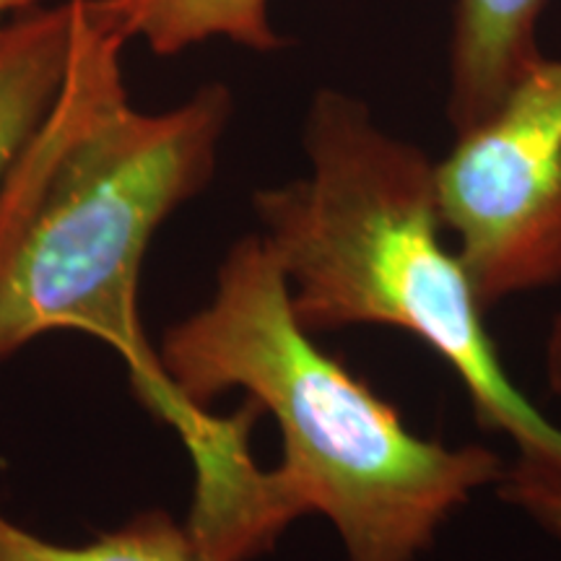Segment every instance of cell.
<instances>
[{
	"instance_id": "1",
	"label": "cell",
	"mask_w": 561,
	"mask_h": 561,
	"mask_svg": "<svg viewBox=\"0 0 561 561\" xmlns=\"http://www.w3.org/2000/svg\"><path fill=\"white\" fill-rule=\"evenodd\" d=\"M130 42L104 0H79L66 81L0 187V362L50 331L110 343L138 401L172 426L195 468L191 525L229 536L257 517L265 471L250 450L263 409L214 416L174 388L138 310L157 229L214 178L231 91L206 83L167 112L133 107Z\"/></svg>"
},
{
	"instance_id": "2",
	"label": "cell",
	"mask_w": 561,
	"mask_h": 561,
	"mask_svg": "<svg viewBox=\"0 0 561 561\" xmlns=\"http://www.w3.org/2000/svg\"><path fill=\"white\" fill-rule=\"evenodd\" d=\"M159 359L208 409L240 388L276 419L284 458L268 471L286 523L314 512L348 561H416L476 491L504 476L496 453L413 434L396 405L325 354L291 312L284 273L248 234L216 273L206 307L164 333Z\"/></svg>"
},
{
	"instance_id": "3",
	"label": "cell",
	"mask_w": 561,
	"mask_h": 561,
	"mask_svg": "<svg viewBox=\"0 0 561 561\" xmlns=\"http://www.w3.org/2000/svg\"><path fill=\"white\" fill-rule=\"evenodd\" d=\"M305 151L307 178L252 195L299 325L411 333L450 364L483 430L561 466V430L502 367L471 273L445 244L434 161L333 89L314 94Z\"/></svg>"
},
{
	"instance_id": "4",
	"label": "cell",
	"mask_w": 561,
	"mask_h": 561,
	"mask_svg": "<svg viewBox=\"0 0 561 561\" xmlns=\"http://www.w3.org/2000/svg\"><path fill=\"white\" fill-rule=\"evenodd\" d=\"M483 310L561 280V60L541 58L434 164Z\"/></svg>"
},
{
	"instance_id": "5",
	"label": "cell",
	"mask_w": 561,
	"mask_h": 561,
	"mask_svg": "<svg viewBox=\"0 0 561 561\" xmlns=\"http://www.w3.org/2000/svg\"><path fill=\"white\" fill-rule=\"evenodd\" d=\"M546 0H458L450 47L455 133H466L504 102L512 87L543 58L536 26Z\"/></svg>"
},
{
	"instance_id": "6",
	"label": "cell",
	"mask_w": 561,
	"mask_h": 561,
	"mask_svg": "<svg viewBox=\"0 0 561 561\" xmlns=\"http://www.w3.org/2000/svg\"><path fill=\"white\" fill-rule=\"evenodd\" d=\"M79 0L34 9L0 34V187L66 81Z\"/></svg>"
},
{
	"instance_id": "7",
	"label": "cell",
	"mask_w": 561,
	"mask_h": 561,
	"mask_svg": "<svg viewBox=\"0 0 561 561\" xmlns=\"http://www.w3.org/2000/svg\"><path fill=\"white\" fill-rule=\"evenodd\" d=\"M128 39L140 37L157 55H174L224 37L257 53L286 45L268 19V0H104Z\"/></svg>"
},
{
	"instance_id": "8",
	"label": "cell",
	"mask_w": 561,
	"mask_h": 561,
	"mask_svg": "<svg viewBox=\"0 0 561 561\" xmlns=\"http://www.w3.org/2000/svg\"><path fill=\"white\" fill-rule=\"evenodd\" d=\"M0 561H206L191 528L161 510L140 512L91 543H53L0 512Z\"/></svg>"
},
{
	"instance_id": "9",
	"label": "cell",
	"mask_w": 561,
	"mask_h": 561,
	"mask_svg": "<svg viewBox=\"0 0 561 561\" xmlns=\"http://www.w3.org/2000/svg\"><path fill=\"white\" fill-rule=\"evenodd\" d=\"M496 494L561 543V466L520 455L515 466L504 468Z\"/></svg>"
},
{
	"instance_id": "10",
	"label": "cell",
	"mask_w": 561,
	"mask_h": 561,
	"mask_svg": "<svg viewBox=\"0 0 561 561\" xmlns=\"http://www.w3.org/2000/svg\"><path fill=\"white\" fill-rule=\"evenodd\" d=\"M546 380L553 396L561 401V314L553 320L549 341H546Z\"/></svg>"
},
{
	"instance_id": "11",
	"label": "cell",
	"mask_w": 561,
	"mask_h": 561,
	"mask_svg": "<svg viewBox=\"0 0 561 561\" xmlns=\"http://www.w3.org/2000/svg\"><path fill=\"white\" fill-rule=\"evenodd\" d=\"M39 3L42 0H0V34H3V30L11 24L13 19L34 11Z\"/></svg>"
}]
</instances>
